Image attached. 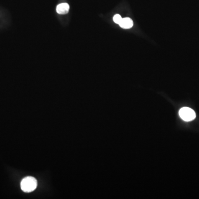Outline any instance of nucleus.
<instances>
[{
	"mask_svg": "<svg viewBox=\"0 0 199 199\" xmlns=\"http://www.w3.org/2000/svg\"><path fill=\"white\" fill-rule=\"evenodd\" d=\"M37 186V181L32 176H27L22 180L21 187L24 192H30L34 191Z\"/></svg>",
	"mask_w": 199,
	"mask_h": 199,
	"instance_id": "nucleus-1",
	"label": "nucleus"
},
{
	"mask_svg": "<svg viewBox=\"0 0 199 199\" xmlns=\"http://www.w3.org/2000/svg\"><path fill=\"white\" fill-rule=\"evenodd\" d=\"M179 114L181 119L186 122L194 120L196 118V114L193 110L189 107H182L179 110Z\"/></svg>",
	"mask_w": 199,
	"mask_h": 199,
	"instance_id": "nucleus-2",
	"label": "nucleus"
},
{
	"mask_svg": "<svg viewBox=\"0 0 199 199\" xmlns=\"http://www.w3.org/2000/svg\"><path fill=\"white\" fill-rule=\"evenodd\" d=\"M69 5L66 3H61L58 5L57 7V12L60 14H67L69 11Z\"/></svg>",
	"mask_w": 199,
	"mask_h": 199,
	"instance_id": "nucleus-3",
	"label": "nucleus"
},
{
	"mask_svg": "<svg viewBox=\"0 0 199 199\" xmlns=\"http://www.w3.org/2000/svg\"><path fill=\"white\" fill-rule=\"evenodd\" d=\"M119 25L122 28L129 29L132 27L133 26V22L130 18L126 17V18H122L121 23L119 24Z\"/></svg>",
	"mask_w": 199,
	"mask_h": 199,
	"instance_id": "nucleus-4",
	"label": "nucleus"
},
{
	"mask_svg": "<svg viewBox=\"0 0 199 199\" xmlns=\"http://www.w3.org/2000/svg\"><path fill=\"white\" fill-rule=\"evenodd\" d=\"M114 21L117 24H120L121 23V21L122 19V18L121 16L119 14H115L114 16Z\"/></svg>",
	"mask_w": 199,
	"mask_h": 199,
	"instance_id": "nucleus-5",
	"label": "nucleus"
}]
</instances>
